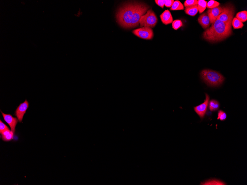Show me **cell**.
I'll return each mask as SVG.
<instances>
[{"mask_svg":"<svg viewBox=\"0 0 247 185\" xmlns=\"http://www.w3.org/2000/svg\"><path fill=\"white\" fill-rule=\"evenodd\" d=\"M184 9V7L183 5L179 1H176L174 2L173 5L171 8H170V10H183Z\"/></svg>","mask_w":247,"mask_h":185,"instance_id":"16","label":"cell"},{"mask_svg":"<svg viewBox=\"0 0 247 185\" xmlns=\"http://www.w3.org/2000/svg\"><path fill=\"white\" fill-rule=\"evenodd\" d=\"M148 8L147 5L142 3H126L121 7L117 12V22L125 29L137 27L139 25L140 18L144 15Z\"/></svg>","mask_w":247,"mask_h":185,"instance_id":"1","label":"cell"},{"mask_svg":"<svg viewBox=\"0 0 247 185\" xmlns=\"http://www.w3.org/2000/svg\"><path fill=\"white\" fill-rule=\"evenodd\" d=\"M232 25L234 29H241L244 26L243 23L240 21L238 19L236 18V17H234L233 19Z\"/></svg>","mask_w":247,"mask_h":185,"instance_id":"19","label":"cell"},{"mask_svg":"<svg viewBox=\"0 0 247 185\" xmlns=\"http://www.w3.org/2000/svg\"><path fill=\"white\" fill-rule=\"evenodd\" d=\"M155 2L158 5L163 8L164 6V1L163 0H156Z\"/></svg>","mask_w":247,"mask_h":185,"instance_id":"27","label":"cell"},{"mask_svg":"<svg viewBox=\"0 0 247 185\" xmlns=\"http://www.w3.org/2000/svg\"><path fill=\"white\" fill-rule=\"evenodd\" d=\"M162 22L165 25H168L173 22L171 13L168 10H165L160 16Z\"/></svg>","mask_w":247,"mask_h":185,"instance_id":"12","label":"cell"},{"mask_svg":"<svg viewBox=\"0 0 247 185\" xmlns=\"http://www.w3.org/2000/svg\"><path fill=\"white\" fill-rule=\"evenodd\" d=\"M198 22L204 29H208L211 24L207 12H205L200 16L198 18Z\"/></svg>","mask_w":247,"mask_h":185,"instance_id":"11","label":"cell"},{"mask_svg":"<svg viewBox=\"0 0 247 185\" xmlns=\"http://www.w3.org/2000/svg\"><path fill=\"white\" fill-rule=\"evenodd\" d=\"M198 1L197 0H186L184 5L185 7L194 6L198 5Z\"/></svg>","mask_w":247,"mask_h":185,"instance_id":"24","label":"cell"},{"mask_svg":"<svg viewBox=\"0 0 247 185\" xmlns=\"http://www.w3.org/2000/svg\"><path fill=\"white\" fill-rule=\"evenodd\" d=\"M202 185H226L224 182L218 180H211L202 183Z\"/></svg>","mask_w":247,"mask_h":185,"instance_id":"20","label":"cell"},{"mask_svg":"<svg viewBox=\"0 0 247 185\" xmlns=\"http://www.w3.org/2000/svg\"><path fill=\"white\" fill-rule=\"evenodd\" d=\"M225 9L217 19L225 23L232 22L235 13V9L232 4L226 5Z\"/></svg>","mask_w":247,"mask_h":185,"instance_id":"5","label":"cell"},{"mask_svg":"<svg viewBox=\"0 0 247 185\" xmlns=\"http://www.w3.org/2000/svg\"><path fill=\"white\" fill-rule=\"evenodd\" d=\"M29 107V103L27 100H25L24 103H20L16 110L14 115L17 118L19 122H22L24 115Z\"/></svg>","mask_w":247,"mask_h":185,"instance_id":"8","label":"cell"},{"mask_svg":"<svg viewBox=\"0 0 247 185\" xmlns=\"http://www.w3.org/2000/svg\"><path fill=\"white\" fill-rule=\"evenodd\" d=\"M174 1V0H166L164 1V5L167 8L171 7Z\"/></svg>","mask_w":247,"mask_h":185,"instance_id":"26","label":"cell"},{"mask_svg":"<svg viewBox=\"0 0 247 185\" xmlns=\"http://www.w3.org/2000/svg\"><path fill=\"white\" fill-rule=\"evenodd\" d=\"M236 18L241 22H245L247 20V11L246 10L238 12L236 15Z\"/></svg>","mask_w":247,"mask_h":185,"instance_id":"18","label":"cell"},{"mask_svg":"<svg viewBox=\"0 0 247 185\" xmlns=\"http://www.w3.org/2000/svg\"><path fill=\"white\" fill-rule=\"evenodd\" d=\"M232 23H225L217 19L204 32V39L210 43H216L225 39L232 34Z\"/></svg>","mask_w":247,"mask_h":185,"instance_id":"2","label":"cell"},{"mask_svg":"<svg viewBox=\"0 0 247 185\" xmlns=\"http://www.w3.org/2000/svg\"><path fill=\"white\" fill-rule=\"evenodd\" d=\"M158 22L157 16L152 9L149 10L146 14L141 16L140 20V27L154 28Z\"/></svg>","mask_w":247,"mask_h":185,"instance_id":"4","label":"cell"},{"mask_svg":"<svg viewBox=\"0 0 247 185\" xmlns=\"http://www.w3.org/2000/svg\"><path fill=\"white\" fill-rule=\"evenodd\" d=\"M225 8V6H219L208 10L207 13L210 20L211 24H213L215 22L220 14L224 10Z\"/></svg>","mask_w":247,"mask_h":185,"instance_id":"9","label":"cell"},{"mask_svg":"<svg viewBox=\"0 0 247 185\" xmlns=\"http://www.w3.org/2000/svg\"><path fill=\"white\" fill-rule=\"evenodd\" d=\"M9 129L8 127L3 123L1 120L0 121V133H2L5 130Z\"/></svg>","mask_w":247,"mask_h":185,"instance_id":"25","label":"cell"},{"mask_svg":"<svg viewBox=\"0 0 247 185\" xmlns=\"http://www.w3.org/2000/svg\"><path fill=\"white\" fill-rule=\"evenodd\" d=\"M207 1L205 0H198V6L200 13H202L205 11L207 7Z\"/></svg>","mask_w":247,"mask_h":185,"instance_id":"17","label":"cell"},{"mask_svg":"<svg viewBox=\"0 0 247 185\" xmlns=\"http://www.w3.org/2000/svg\"><path fill=\"white\" fill-rule=\"evenodd\" d=\"M220 3L214 0H211L207 2V8L211 9L216 8L219 6Z\"/></svg>","mask_w":247,"mask_h":185,"instance_id":"21","label":"cell"},{"mask_svg":"<svg viewBox=\"0 0 247 185\" xmlns=\"http://www.w3.org/2000/svg\"><path fill=\"white\" fill-rule=\"evenodd\" d=\"M183 26L182 21L180 20H176L174 21L172 24V27L175 30H177Z\"/></svg>","mask_w":247,"mask_h":185,"instance_id":"22","label":"cell"},{"mask_svg":"<svg viewBox=\"0 0 247 185\" xmlns=\"http://www.w3.org/2000/svg\"><path fill=\"white\" fill-rule=\"evenodd\" d=\"M133 34L142 39H152L154 36V33L151 28L144 27L134 30Z\"/></svg>","mask_w":247,"mask_h":185,"instance_id":"6","label":"cell"},{"mask_svg":"<svg viewBox=\"0 0 247 185\" xmlns=\"http://www.w3.org/2000/svg\"><path fill=\"white\" fill-rule=\"evenodd\" d=\"M227 117V114L223 110H219L218 112V120H220L221 121H224L226 119Z\"/></svg>","mask_w":247,"mask_h":185,"instance_id":"23","label":"cell"},{"mask_svg":"<svg viewBox=\"0 0 247 185\" xmlns=\"http://www.w3.org/2000/svg\"><path fill=\"white\" fill-rule=\"evenodd\" d=\"M200 76L208 85L216 87L221 85L225 80V77L219 72L211 70H204L201 72Z\"/></svg>","mask_w":247,"mask_h":185,"instance_id":"3","label":"cell"},{"mask_svg":"<svg viewBox=\"0 0 247 185\" xmlns=\"http://www.w3.org/2000/svg\"><path fill=\"white\" fill-rule=\"evenodd\" d=\"M1 112L4 121L9 125L11 131L13 132L15 134L16 131V127L17 124L18 119L17 118L13 117L11 114H4L1 111Z\"/></svg>","mask_w":247,"mask_h":185,"instance_id":"10","label":"cell"},{"mask_svg":"<svg viewBox=\"0 0 247 185\" xmlns=\"http://www.w3.org/2000/svg\"><path fill=\"white\" fill-rule=\"evenodd\" d=\"M209 110L211 111H216L219 108L220 104L219 102L216 100H212L209 101Z\"/></svg>","mask_w":247,"mask_h":185,"instance_id":"15","label":"cell"},{"mask_svg":"<svg viewBox=\"0 0 247 185\" xmlns=\"http://www.w3.org/2000/svg\"><path fill=\"white\" fill-rule=\"evenodd\" d=\"M199 11L198 5L194 6L186 7L185 12L187 15L194 16Z\"/></svg>","mask_w":247,"mask_h":185,"instance_id":"14","label":"cell"},{"mask_svg":"<svg viewBox=\"0 0 247 185\" xmlns=\"http://www.w3.org/2000/svg\"><path fill=\"white\" fill-rule=\"evenodd\" d=\"M1 138L5 142H9L13 140L14 138V133L9 129L5 130L1 134Z\"/></svg>","mask_w":247,"mask_h":185,"instance_id":"13","label":"cell"},{"mask_svg":"<svg viewBox=\"0 0 247 185\" xmlns=\"http://www.w3.org/2000/svg\"><path fill=\"white\" fill-rule=\"evenodd\" d=\"M206 99L204 103L194 107L195 112L200 117L201 119H203L207 112L208 106L210 97L208 95L205 94Z\"/></svg>","mask_w":247,"mask_h":185,"instance_id":"7","label":"cell"}]
</instances>
